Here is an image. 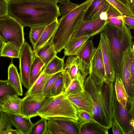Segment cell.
Segmentation results:
<instances>
[{
	"mask_svg": "<svg viewBox=\"0 0 134 134\" xmlns=\"http://www.w3.org/2000/svg\"><path fill=\"white\" fill-rule=\"evenodd\" d=\"M65 90V73L63 71L55 81L51 90L52 96L59 95Z\"/></svg>",
	"mask_w": 134,
	"mask_h": 134,
	"instance_id": "d6a6232c",
	"label": "cell"
},
{
	"mask_svg": "<svg viewBox=\"0 0 134 134\" xmlns=\"http://www.w3.org/2000/svg\"><path fill=\"white\" fill-rule=\"evenodd\" d=\"M8 3H13L16 2L20 1L25 0H7ZM48 1L51 2L53 3L56 4H57L58 2L57 0H43Z\"/></svg>",
	"mask_w": 134,
	"mask_h": 134,
	"instance_id": "f907efd6",
	"label": "cell"
},
{
	"mask_svg": "<svg viewBox=\"0 0 134 134\" xmlns=\"http://www.w3.org/2000/svg\"><path fill=\"white\" fill-rule=\"evenodd\" d=\"M78 4H76L72 3L69 1L68 3L63 4L59 8L61 14L64 15L75 9L79 5Z\"/></svg>",
	"mask_w": 134,
	"mask_h": 134,
	"instance_id": "b9f144b4",
	"label": "cell"
},
{
	"mask_svg": "<svg viewBox=\"0 0 134 134\" xmlns=\"http://www.w3.org/2000/svg\"><path fill=\"white\" fill-rule=\"evenodd\" d=\"M8 80L18 92L19 96L23 95V90L20 76L16 67L12 62L8 69Z\"/></svg>",
	"mask_w": 134,
	"mask_h": 134,
	"instance_id": "d4e9b609",
	"label": "cell"
},
{
	"mask_svg": "<svg viewBox=\"0 0 134 134\" xmlns=\"http://www.w3.org/2000/svg\"><path fill=\"white\" fill-rule=\"evenodd\" d=\"M108 129L95 122L81 124L80 134H107Z\"/></svg>",
	"mask_w": 134,
	"mask_h": 134,
	"instance_id": "484cf974",
	"label": "cell"
},
{
	"mask_svg": "<svg viewBox=\"0 0 134 134\" xmlns=\"http://www.w3.org/2000/svg\"><path fill=\"white\" fill-rule=\"evenodd\" d=\"M9 14L8 1L7 0H0V18Z\"/></svg>",
	"mask_w": 134,
	"mask_h": 134,
	"instance_id": "7bdbcfd3",
	"label": "cell"
},
{
	"mask_svg": "<svg viewBox=\"0 0 134 134\" xmlns=\"http://www.w3.org/2000/svg\"><path fill=\"white\" fill-rule=\"evenodd\" d=\"M113 117L118 124L124 134H132L134 127L131 126L130 122L133 119L129 114L126 108L123 107L118 101L115 97L113 107Z\"/></svg>",
	"mask_w": 134,
	"mask_h": 134,
	"instance_id": "30bf717a",
	"label": "cell"
},
{
	"mask_svg": "<svg viewBox=\"0 0 134 134\" xmlns=\"http://www.w3.org/2000/svg\"><path fill=\"white\" fill-rule=\"evenodd\" d=\"M60 58L57 55L54 57L43 69L45 73L53 74L64 70L65 67L64 58Z\"/></svg>",
	"mask_w": 134,
	"mask_h": 134,
	"instance_id": "f1b7e54d",
	"label": "cell"
},
{
	"mask_svg": "<svg viewBox=\"0 0 134 134\" xmlns=\"http://www.w3.org/2000/svg\"><path fill=\"white\" fill-rule=\"evenodd\" d=\"M47 120L41 118L33 125L30 134H47Z\"/></svg>",
	"mask_w": 134,
	"mask_h": 134,
	"instance_id": "d590c367",
	"label": "cell"
},
{
	"mask_svg": "<svg viewBox=\"0 0 134 134\" xmlns=\"http://www.w3.org/2000/svg\"><path fill=\"white\" fill-rule=\"evenodd\" d=\"M58 3H60L61 4H66L70 0H57Z\"/></svg>",
	"mask_w": 134,
	"mask_h": 134,
	"instance_id": "db71d44e",
	"label": "cell"
},
{
	"mask_svg": "<svg viewBox=\"0 0 134 134\" xmlns=\"http://www.w3.org/2000/svg\"><path fill=\"white\" fill-rule=\"evenodd\" d=\"M65 66L64 71L71 80L80 72L79 60L76 56H69Z\"/></svg>",
	"mask_w": 134,
	"mask_h": 134,
	"instance_id": "f546056e",
	"label": "cell"
},
{
	"mask_svg": "<svg viewBox=\"0 0 134 134\" xmlns=\"http://www.w3.org/2000/svg\"><path fill=\"white\" fill-rule=\"evenodd\" d=\"M38 113V116L46 119L63 117L79 120L76 108L64 91L58 95L47 97Z\"/></svg>",
	"mask_w": 134,
	"mask_h": 134,
	"instance_id": "5b68a950",
	"label": "cell"
},
{
	"mask_svg": "<svg viewBox=\"0 0 134 134\" xmlns=\"http://www.w3.org/2000/svg\"><path fill=\"white\" fill-rule=\"evenodd\" d=\"M112 131L114 134H124L120 127L115 121L113 119L111 127Z\"/></svg>",
	"mask_w": 134,
	"mask_h": 134,
	"instance_id": "bcb514c9",
	"label": "cell"
},
{
	"mask_svg": "<svg viewBox=\"0 0 134 134\" xmlns=\"http://www.w3.org/2000/svg\"><path fill=\"white\" fill-rule=\"evenodd\" d=\"M110 5L105 0H93L87 9L83 20H88L97 18L102 12L107 11Z\"/></svg>",
	"mask_w": 134,
	"mask_h": 134,
	"instance_id": "d6986e66",
	"label": "cell"
},
{
	"mask_svg": "<svg viewBox=\"0 0 134 134\" xmlns=\"http://www.w3.org/2000/svg\"><path fill=\"white\" fill-rule=\"evenodd\" d=\"M53 74H47L42 70L39 76L28 89L25 96L35 94H42L46 83Z\"/></svg>",
	"mask_w": 134,
	"mask_h": 134,
	"instance_id": "7402d4cb",
	"label": "cell"
},
{
	"mask_svg": "<svg viewBox=\"0 0 134 134\" xmlns=\"http://www.w3.org/2000/svg\"><path fill=\"white\" fill-rule=\"evenodd\" d=\"M58 24V19L47 25L38 41L33 47L35 52L49 41L54 35Z\"/></svg>",
	"mask_w": 134,
	"mask_h": 134,
	"instance_id": "603a6c76",
	"label": "cell"
},
{
	"mask_svg": "<svg viewBox=\"0 0 134 134\" xmlns=\"http://www.w3.org/2000/svg\"><path fill=\"white\" fill-rule=\"evenodd\" d=\"M130 70L132 81L134 83V56L132 57L130 62Z\"/></svg>",
	"mask_w": 134,
	"mask_h": 134,
	"instance_id": "7dc6e473",
	"label": "cell"
},
{
	"mask_svg": "<svg viewBox=\"0 0 134 134\" xmlns=\"http://www.w3.org/2000/svg\"><path fill=\"white\" fill-rule=\"evenodd\" d=\"M110 5L117 9L122 15L134 16V13L129 7L118 0H105Z\"/></svg>",
	"mask_w": 134,
	"mask_h": 134,
	"instance_id": "8d00e7d4",
	"label": "cell"
},
{
	"mask_svg": "<svg viewBox=\"0 0 134 134\" xmlns=\"http://www.w3.org/2000/svg\"><path fill=\"white\" fill-rule=\"evenodd\" d=\"M134 99L128 98L126 108L129 115L134 118Z\"/></svg>",
	"mask_w": 134,
	"mask_h": 134,
	"instance_id": "f6af8a7d",
	"label": "cell"
},
{
	"mask_svg": "<svg viewBox=\"0 0 134 134\" xmlns=\"http://www.w3.org/2000/svg\"><path fill=\"white\" fill-rule=\"evenodd\" d=\"M68 97L77 110H83L92 113L93 102L91 95L87 91L85 90L79 93L69 95Z\"/></svg>",
	"mask_w": 134,
	"mask_h": 134,
	"instance_id": "9a60e30c",
	"label": "cell"
},
{
	"mask_svg": "<svg viewBox=\"0 0 134 134\" xmlns=\"http://www.w3.org/2000/svg\"><path fill=\"white\" fill-rule=\"evenodd\" d=\"M93 0H86L58 20L51 41L57 54L64 49Z\"/></svg>",
	"mask_w": 134,
	"mask_h": 134,
	"instance_id": "277c9868",
	"label": "cell"
},
{
	"mask_svg": "<svg viewBox=\"0 0 134 134\" xmlns=\"http://www.w3.org/2000/svg\"><path fill=\"white\" fill-rule=\"evenodd\" d=\"M107 12V11L104 12L100 14L99 16L100 19L107 21L108 19Z\"/></svg>",
	"mask_w": 134,
	"mask_h": 134,
	"instance_id": "681fc988",
	"label": "cell"
},
{
	"mask_svg": "<svg viewBox=\"0 0 134 134\" xmlns=\"http://www.w3.org/2000/svg\"><path fill=\"white\" fill-rule=\"evenodd\" d=\"M7 114L13 125L22 134H30L33 125L31 118L20 114Z\"/></svg>",
	"mask_w": 134,
	"mask_h": 134,
	"instance_id": "ac0fdd59",
	"label": "cell"
},
{
	"mask_svg": "<svg viewBox=\"0 0 134 134\" xmlns=\"http://www.w3.org/2000/svg\"><path fill=\"white\" fill-rule=\"evenodd\" d=\"M84 87L93 100L92 113L94 119L109 129L113 120V107L116 97L114 82L95 80L88 76L85 80Z\"/></svg>",
	"mask_w": 134,
	"mask_h": 134,
	"instance_id": "7a4b0ae2",
	"label": "cell"
},
{
	"mask_svg": "<svg viewBox=\"0 0 134 134\" xmlns=\"http://www.w3.org/2000/svg\"><path fill=\"white\" fill-rule=\"evenodd\" d=\"M9 15L24 26L47 25L61 15L57 4L43 0L8 3Z\"/></svg>",
	"mask_w": 134,
	"mask_h": 134,
	"instance_id": "6da1fadb",
	"label": "cell"
},
{
	"mask_svg": "<svg viewBox=\"0 0 134 134\" xmlns=\"http://www.w3.org/2000/svg\"><path fill=\"white\" fill-rule=\"evenodd\" d=\"M46 120L56 124L67 134H80L81 124L78 121L70 118L63 117H51Z\"/></svg>",
	"mask_w": 134,
	"mask_h": 134,
	"instance_id": "e0dca14e",
	"label": "cell"
},
{
	"mask_svg": "<svg viewBox=\"0 0 134 134\" xmlns=\"http://www.w3.org/2000/svg\"><path fill=\"white\" fill-rule=\"evenodd\" d=\"M77 113L78 121L81 124L90 122H97L94 119L92 113L79 110H77Z\"/></svg>",
	"mask_w": 134,
	"mask_h": 134,
	"instance_id": "ab89813d",
	"label": "cell"
},
{
	"mask_svg": "<svg viewBox=\"0 0 134 134\" xmlns=\"http://www.w3.org/2000/svg\"><path fill=\"white\" fill-rule=\"evenodd\" d=\"M47 120V134H67L56 124L50 120Z\"/></svg>",
	"mask_w": 134,
	"mask_h": 134,
	"instance_id": "60d3db41",
	"label": "cell"
},
{
	"mask_svg": "<svg viewBox=\"0 0 134 134\" xmlns=\"http://www.w3.org/2000/svg\"><path fill=\"white\" fill-rule=\"evenodd\" d=\"M44 65V64L40 59L35 55L30 70V86L33 84L41 75Z\"/></svg>",
	"mask_w": 134,
	"mask_h": 134,
	"instance_id": "4dcf8cb0",
	"label": "cell"
},
{
	"mask_svg": "<svg viewBox=\"0 0 134 134\" xmlns=\"http://www.w3.org/2000/svg\"><path fill=\"white\" fill-rule=\"evenodd\" d=\"M12 127L7 113L0 111V134H3L5 131Z\"/></svg>",
	"mask_w": 134,
	"mask_h": 134,
	"instance_id": "f35d334b",
	"label": "cell"
},
{
	"mask_svg": "<svg viewBox=\"0 0 134 134\" xmlns=\"http://www.w3.org/2000/svg\"><path fill=\"white\" fill-rule=\"evenodd\" d=\"M100 32L104 36L110 52L115 78H121L123 59L133 42L130 29L126 26L121 28L107 23Z\"/></svg>",
	"mask_w": 134,
	"mask_h": 134,
	"instance_id": "3957f363",
	"label": "cell"
},
{
	"mask_svg": "<svg viewBox=\"0 0 134 134\" xmlns=\"http://www.w3.org/2000/svg\"><path fill=\"white\" fill-rule=\"evenodd\" d=\"M47 97L42 94L25 96L21 99L20 114L30 118L38 116V112Z\"/></svg>",
	"mask_w": 134,
	"mask_h": 134,
	"instance_id": "9c48e42d",
	"label": "cell"
},
{
	"mask_svg": "<svg viewBox=\"0 0 134 134\" xmlns=\"http://www.w3.org/2000/svg\"><path fill=\"white\" fill-rule=\"evenodd\" d=\"M62 71L54 74L49 79L45 85L42 94L43 95L47 97L52 96L51 91L52 88L56 80Z\"/></svg>",
	"mask_w": 134,
	"mask_h": 134,
	"instance_id": "74e56055",
	"label": "cell"
},
{
	"mask_svg": "<svg viewBox=\"0 0 134 134\" xmlns=\"http://www.w3.org/2000/svg\"><path fill=\"white\" fill-rule=\"evenodd\" d=\"M24 26L9 15L0 18V38L21 49L25 42Z\"/></svg>",
	"mask_w": 134,
	"mask_h": 134,
	"instance_id": "8992f818",
	"label": "cell"
},
{
	"mask_svg": "<svg viewBox=\"0 0 134 134\" xmlns=\"http://www.w3.org/2000/svg\"><path fill=\"white\" fill-rule=\"evenodd\" d=\"M99 43L101 48L106 80L108 82H114L115 74L111 56L106 39L101 33Z\"/></svg>",
	"mask_w": 134,
	"mask_h": 134,
	"instance_id": "5bb4252c",
	"label": "cell"
},
{
	"mask_svg": "<svg viewBox=\"0 0 134 134\" xmlns=\"http://www.w3.org/2000/svg\"><path fill=\"white\" fill-rule=\"evenodd\" d=\"M107 23V21L100 19L99 16L91 20H83L77 25L70 40L86 36L92 37L98 34Z\"/></svg>",
	"mask_w": 134,
	"mask_h": 134,
	"instance_id": "ba28073f",
	"label": "cell"
},
{
	"mask_svg": "<svg viewBox=\"0 0 134 134\" xmlns=\"http://www.w3.org/2000/svg\"><path fill=\"white\" fill-rule=\"evenodd\" d=\"M3 134H22L18 130L14 129L12 127H10L6 131L3 133Z\"/></svg>",
	"mask_w": 134,
	"mask_h": 134,
	"instance_id": "c3c4849f",
	"label": "cell"
},
{
	"mask_svg": "<svg viewBox=\"0 0 134 134\" xmlns=\"http://www.w3.org/2000/svg\"><path fill=\"white\" fill-rule=\"evenodd\" d=\"M93 79L107 81L100 45L99 43L91 62L89 75Z\"/></svg>",
	"mask_w": 134,
	"mask_h": 134,
	"instance_id": "4fadbf2b",
	"label": "cell"
},
{
	"mask_svg": "<svg viewBox=\"0 0 134 134\" xmlns=\"http://www.w3.org/2000/svg\"><path fill=\"white\" fill-rule=\"evenodd\" d=\"M20 50L21 49L10 43H5L1 56L19 58Z\"/></svg>",
	"mask_w": 134,
	"mask_h": 134,
	"instance_id": "1f68e13d",
	"label": "cell"
},
{
	"mask_svg": "<svg viewBox=\"0 0 134 134\" xmlns=\"http://www.w3.org/2000/svg\"><path fill=\"white\" fill-rule=\"evenodd\" d=\"M34 53L35 55L38 57L44 64L43 68L57 54L51 41H49Z\"/></svg>",
	"mask_w": 134,
	"mask_h": 134,
	"instance_id": "ffe728a7",
	"label": "cell"
},
{
	"mask_svg": "<svg viewBox=\"0 0 134 134\" xmlns=\"http://www.w3.org/2000/svg\"><path fill=\"white\" fill-rule=\"evenodd\" d=\"M35 55L30 46L25 42L21 48L19 58L20 76L22 85L27 89L30 86V70Z\"/></svg>",
	"mask_w": 134,
	"mask_h": 134,
	"instance_id": "52a82bcc",
	"label": "cell"
},
{
	"mask_svg": "<svg viewBox=\"0 0 134 134\" xmlns=\"http://www.w3.org/2000/svg\"><path fill=\"white\" fill-rule=\"evenodd\" d=\"M122 3L128 5L129 6V2L128 0H118Z\"/></svg>",
	"mask_w": 134,
	"mask_h": 134,
	"instance_id": "11a10c76",
	"label": "cell"
},
{
	"mask_svg": "<svg viewBox=\"0 0 134 134\" xmlns=\"http://www.w3.org/2000/svg\"><path fill=\"white\" fill-rule=\"evenodd\" d=\"M16 95L6 94L0 98L1 111L7 114H20L21 99Z\"/></svg>",
	"mask_w": 134,
	"mask_h": 134,
	"instance_id": "2e32d148",
	"label": "cell"
},
{
	"mask_svg": "<svg viewBox=\"0 0 134 134\" xmlns=\"http://www.w3.org/2000/svg\"><path fill=\"white\" fill-rule=\"evenodd\" d=\"M114 82L116 98L118 102L123 107L126 108L128 96L121 78L115 77Z\"/></svg>",
	"mask_w": 134,
	"mask_h": 134,
	"instance_id": "83f0119b",
	"label": "cell"
},
{
	"mask_svg": "<svg viewBox=\"0 0 134 134\" xmlns=\"http://www.w3.org/2000/svg\"><path fill=\"white\" fill-rule=\"evenodd\" d=\"M134 42L126 53L122 65L121 78L127 93L128 97L134 98V83L133 82L130 70L131 59L134 56Z\"/></svg>",
	"mask_w": 134,
	"mask_h": 134,
	"instance_id": "7c38bea8",
	"label": "cell"
},
{
	"mask_svg": "<svg viewBox=\"0 0 134 134\" xmlns=\"http://www.w3.org/2000/svg\"><path fill=\"white\" fill-rule=\"evenodd\" d=\"M92 39H88L77 52L80 72L86 77L89 74L91 62L96 50Z\"/></svg>",
	"mask_w": 134,
	"mask_h": 134,
	"instance_id": "8fae6325",
	"label": "cell"
},
{
	"mask_svg": "<svg viewBox=\"0 0 134 134\" xmlns=\"http://www.w3.org/2000/svg\"><path fill=\"white\" fill-rule=\"evenodd\" d=\"M107 13V23L120 28H123L126 26L124 21L122 15L111 5L110 4Z\"/></svg>",
	"mask_w": 134,
	"mask_h": 134,
	"instance_id": "4316f807",
	"label": "cell"
},
{
	"mask_svg": "<svg viewBox=\"0 0 134 134\" xmlns=\"http://www.w3.org/2000/svg\"><path fill=\"white\" fill-rule=\"evenodd\" d=\"M4 43L5 42L0 38V57L1 56V53Z\"/></svg>",
	"mask_w": 134,
	"mask_h": 134,
	"instance_id": "f5cc1de1",
	"label": "cell"
},
{
	"mask_svg": "<svg viewBox=\"0 0 134 134\" xmlns=\"http://www.w3.org/2000/svg\"><path fill=\"white\" fill-rule=\"evenodd\" d=\"M6 94H12L19 96L18 92L8 80H0V98ZM0 107V111H1Z\"/></svg>",
	"mask_w": 134,
	"mask_h": 134,
	"instance_id": "836d02e7",
	"label": "cell"
},
{
	"mask_svg": "<svg viewBox=\"0 0 134 134\" xmlns=\"http://www.w3.org/2000/svg\"><path fill=\"white\" fill-rule=\"evenodd\" d=\"M91 37L86 36L70 40L64 48L65 56H75L85 43Z\"/></svg>",
	"mask_w": 134,
	"mask_h": 134,
	"instance_id": "cb8c5ba5",
	"label": "cell"
},
{
	"mask_svg": "<svg viewBox=\"0 0 134 134\" xmlns=\"http://www.w3.org/2000/svg\"><path fill=\"white\" fill-rule=\"evenodd\" d=\"M86 77L81 72H79L76 76L71 80L64 91L65 93L68 96L83 92L85 90L84 82Z\"/></svg>",
	"mask_w": 134,
	"mask_h": 134,
	"instance_id": "44dd1931",
	"label": "cell"
},
{
	"mask_svg": "<svg viewBox=\"0 0 134 134\" xmlns=\"http://www.w3.org/2000/svg\"><path fill=\"white\" fill-rule=\"evenodd\" d=\"M129 6L132 11L134 12V0H128Z\"/></svg>",
	"mask_w": 134,
	"mask_h": 134,
	"instance_id": "816d5d0a",
	"label": "cell"
},
{
	"mask_svg": "<svg viewBox=\"0 0 134 134\" xmlns=\"http://www.w3.org/2000/svg\"><path fill=\"white\" fill-rule=\"evenodd\" d=\"M47 26L39 25L30 27L29 38L33 48L39 39Z\"/></svg>",
	"mask_w": 134,
	"mask_h": 134,
	"instance_id": "e575fe53",
	"label": "cell"
},
{
	"mask_svg": "<svg viewBox=\"0 0 134 134\" xmlns=\"http://www.w3.org/2000/svg\"><path fill=\"white\" fill-rule=\"evenodd\" d=\"M125 24L130 29H134V16L122 15Z\"/></svg>",
	"mask_w": 134,
	"mask_h": 134,
	"instance_id": "ee69618b",
	"label": "cell"
}]
</instances>
